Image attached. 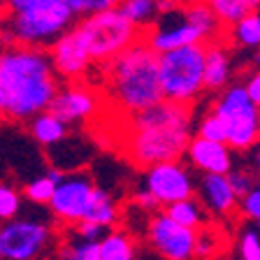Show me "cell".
<instances>
[{
    "label": "cell",
    "instance_id": "d590c367",
    "mask_svg": "<svg viewBox=\"0 0 260 260\" xmlns=\"http://www.w3.org/2000/svg\"><path fill=\"white\" fill-rule=\"evenodd\" d=\"M246 156H249L251 168L255 170V174H258V181H260V142L253 146V149H249V151H246Z\"/></svg>",
    "mask_w": 260,
    "mask_h": 260
},
{
    "label": "cell",
    "instance_id": "9c48e42d",
    "mask_svg": "<svg viewBox=\"0 0 260 260\" xmlns=\"http://www.w3.org/2000/svg\"><path fill=\"white\" fill-rule=\"evenodd\" d=\"M95 181L88 172L84 170H75V172L63 174L58 184H56L54 198L49 200V211L58 218L63 225H75V223L84 221L91 209L93 200H95Z\"/></svg>",
    "mask_w": 260,
    "mask_h": 260
},
{
    "label": "cell",
    "instance_id": "4dcf8cb0",
    "mask_svg": "<svg viewBox=\"0 0 260 260\" xmlns=\"http://www.w3.org/2000/svg\"><path fill=\"white\" fill-rule=\"evenodd\" d=\"M195 135L207 137V140H216V142H228V133L225 125H223L221 116L216 112H207L198 125H195Z\"/></svg>",
    "mask_w": 260,
    "mask_h": 260
},
{
    "label": "cell",
    "instance_id": "e575fe53",
    "mask_svg": "<svg viewBox=\"0 0 260 260\" xmlns=\"http://www.w3.org/2000/svg\"><path fill=\"white\" fill-rule=\"evenodd\" d=\"M242 84H244V88H246V93L251 95V100L260 107V68H253L249 75L244 77Z\"/></svg>",
    "mask_w": 260,
    "mask_h": 260
},
{
    "label": "cell",
    "instance_id": "44dd1931",
    "mask_svg": "<svg viewBox=\"0 0 260 260\" xmlns=\"http://www.w3.org/2000/svg\"><path fill=\"white\" fill-rule=\"evenodd\" d=\"M137 242L125 230H109L100 239V260H135Z\"/></svg>",
    "mask_w": 260,
    "mask_h": 260
},
{
    "label": "cell",
    "instance_id": "4fadbf2b",
    "mask_svg": "<svg viewBox=\"0 0 260 260\" xmlns=\"http://www.w3.org/2000/svg\"><path fill=\"white\" fill-rule=\"evenodd\" d=\"M100 109V95L95 88L81 84L79 79H72L70 84H63L54 95L49 112L65 121L68 125H79L91 121Z\"/></svg>",
    "mask_w": 260,
    "mask_h": 260
},
{
    "label": "cell",
    "instance_id": "ab89813d",
    "mask_svg": "<svg viewBox=\"0 0 260 260\" xmlns=\"http://www.w3.org/2000/svg\"><path fill=\"white\" fill-rule=\"evenodd\" d=\"M258 228H260V225H258Z\"/></svg>",
    "mask_w": 260,
    "mask_h": 260
},
{
    "label": "cell",
    "instance_id": "52a82bcc",
    "mask_svg": "<svg viewBox=\"0 0 260 260\" xmlns=\"http://www.w3.org/2000/svg\"><path fill=\"white\" fill-rule=\"evenodd\" d=\"M211 112L221 116L228 133V144L235 151L246 153L260 142V107L251 100L244 84H230L216 93Z\"/></svg>",
    "mask_w": 260,
    "mask_h": 260
},
{
    "label": "cell",
    "instance_id": "1f68e13d",
    "mask_svg": "<svg viewBox=\"0 0 260 260\" xmlns=\"http://www.w3.org/2000/svg\"><path fill=\"white\" fill-rule=\"evenodd\" d=\"M237 246L242 260H260V228H244L239 233Z\"/></svg>",
    "mask_w": 260,
    "mask_h": 260
},
{
    "label": "cell",
    "instance_id": "d6986e66",
    "mask_svg": "<svg viewBox=\"0 0 260 260\" xmlns=\"http://www.w3.org/2000/svg\"><path fill=\"white\" fill-rule=\"evenodd\" d=\"M225 42L239 51H255L260 47V10H251L239 21L225 28Z\"/></svg>",
    "mask_w": 260,
    "mask_h": 260
},
{
    "label": "cell",
    "instance_id": "7a4b0ae2",
    "mask_svg": "<svg viewBox=\"0 0 260 260\" xmlns=\"http://www.w3.org/2000/svg\"><path fill=\"white\" fill-rule=\"evenodd\" d=\"M193 137V105L162 98L153 107L130 116L125 153L140 170L165 160H179Z\"/></svg>",
    "mask_w": 260,
    "mask_h": 260
},
{
    "label": "cell",
    "instance_id": "6da1fadb",
    "mask_svg": "<svg viewBox=\"0 0 260 260\" xmlns=\"http://www.w3.org/2000/svg\"><path fill=\"white\" fill-rule=\"evenodd\" d=\"M58 88L60 75L49 49L0 38V105L7 119L28 123L40 112H47Z\"/></svg>",
    "mask_w": 260,
    "mask_h": 260
},
{
    "label": "cell",
    "instance_id": "2e32d148",
    "mask_svg": "<svg viewBox=\"0 0 260 260\" xmlns=\"http://www.w3.org/2000/svg\"><path fill=\"white\" fill-rule=\"evenodd\" d=\"M186 160L198 172L228 174L235 168V149L228 142L207 140V137L193 135L186 146Z\"/></svg>",
    "mask_w": 260,
    "mask_h": 260
},
{
    "label": "cell",
    "instance_id": "7c38bea8",
    "mask_svg": "<svg viewBox=\"0 0 260 260\" xmlns=\"http://www.w3.org/2000/svg\"><path fill=\"white\" fill-rule=\"evenodd\" d=\"M144 38L149 40V44L156 49L158 54L170 51V49L186 47V44L205 42L202 32L188 21V16H186V12H184V3H181V7H177V10L158 14L153 26L144 32Z\"/></svg>",
    "mask_w": 260,
    "mask_h": 260
},
{
    "label": "cell",
    "instance_id": "4316f807",
    "mask_svg": "<svg viewBox=\"0 0 260 260\" xmlns=\"http://www.w3.org/2000/svg\"><path fill=\"white\" fill-rule=\"evenodd\" d=\"M56 184H58V181H56L49 172L42 174V177H35L23 186V198L30 200L32 205H49V200L54 198Z\"/></svg>",
    "mask_w": 260,
    "mask_h": 260
},
{
    "label": "cell",
    "instance_id": "f546056e",
    "mask_svg": "<svg viewBox=\"0 0 260 260\" xmlns=\"http://www.w3.org/2000/svg\"><path fill=\"white\" fill-rule=\"evenodd\" d=\"M21 195L23 193H19L14 186L0 181V223L19 216V211H21Z\"/></svg>",
    "mask_w": 260,
    "mask_h": 260
},
{
    "label": "cell",
    "instance_id": "8992f818",
    "mask_svg": "<svg viewBox=\"0 0 260 260\" xmlns=\"http://www.w3.org/2000/svg\"><path fill=\"white\" fill-rule=\"evenodd\" d=\"M207 44H186L160 54V88L162 98L181 105H195L205 88Z\"/></svg>",
    "mask_w": 260,
    "mask_h": 260
},
{
    "label": "cell",
    "instance_id": "8d00e7d4",
    "mask_svg": "<svg viewBox=\"0 0 260 260\" xmlns=\"http://www.w3.org/2000/svg\"><path fill=\"white\" fill-rule=\"evenodd\" d=\"M251 63H253V68H260V47L253 51V58H251Z\"/></svg>",
    "mask_w": 260,
    "mask_h": 260
},
{
    "label": "cell",
    "instance_id": "5b68a950",
    "mask_svg": "<svg viewBox=\"0 0 260 260\" xmlns=\"http://www.w3.org/2000/svg\"><path fill=\"white\" fill-rule=\"evenodd\" d=\"M75 28L86 42L93 63H107L130 44L144 38V30L130 21L121 7H109V10L79 16Z\"/></svg>",
    "mask_w": 260,
    "mask_h": 260
},
{
    "label": "cell",
    "instance_id": "484cf974",
    "mask_svg": "<svg viewBox=\"0 0 260 260\" xmlns=\"http://www.w3.org/2000/svg\"><path fill=\"white\" fill-rule=\"evenodd\" d=\"M221 249H223L221 230L205 223V225H202V230H198V242H195V260H211Z\"/></svg>",
    "mask_w": 260,
    "mask_h": 260
},
{
    "label": "cell",
    "instance_id": "7402d4cb",
    "mask_svg": "<svg viewBox=\"0 0 260 260\" xmlns=\"http://www.w3.org/2000/svg\"><path fill=\"white\" fill-rule=\"evenodd\" d=\"M165 211H168L174 221H179L186 228H193V230H200V228L207 223V218H209L207 209L202 207V202L198 200L195 195L193 198H186V200L172 202V205L165 207Z\"/></svg>",
    "mask_w": 260,
    "mask_h": 260
},
{
    "label": "cell",
    "instance_id": "277c9868",
    "mask_svg": "<svg viewBox=\"0 0 260 260\" xmlns=\"http://www.w3.org/2000/svg\"><path fill=\"white\" fill-rule=\"evenodd\" d=\"M79 16L65 3L30 7L23 12L0 14V38L26 47L51 49L54 42L77 23Z\"/></svg>",
    "mask_w": 260,
    "mask_h": 260
},
{
    "label": "cell",
    "instance_id": "ba28073f",
    "mask_svg": "<svg viewBox=\"0 0 260 260\" xmlns=\"http://www.w3.org/2000/svg\"><path fill=\"white\" fill-rule=\"evenodd\" d=\"M51 244V225L42 218L14 216L0 225V260H38Z\"/></svg>",
    "mask_w": 260,
    "mask_h": 260
},
{
    "label": "cell",
    "instance_id": "ac0fdd59",
    "mask_svg": "<svg viewBox=\"0 0 260 260\" xmlns=\"http://www.w3.org/2000/svg\"><path fill=\"white\" fill-rule=\"evenodd\" d=\"M184 12L188 16V21L202 32L205 42L225 38V23L218 19V14L205 0H184Z\"/></svg>",
    "mask_w": 260,
    "mask_h": 260
},
{
    "label": "cell",
    "instance_id": "f1b7e54d",
    "mask_svg": "<svg viewBox=\"0 0 260 260\" xmlns=\"http://www.w3.org/2000/svg\"><path fill=\"white\" fill-rule=\"evenodd\" d=\"M228 179H230V184H233L235 193L239 195V200H242L244 195L249 193L253 186H258V174H255V170L251 168V162H242V165H235L230 172H228Z\"/></svg>",
    "mask_w": 260,
    "mask_h": 260
},
{
    "label": "cell",
    "instance_id": "5bb4252c",
    "mask_svg": "<svg viewBox=\"0 0 260 260\" xmlns=\"http://www.w3.org/2000/svg\"><path fill=\"white\" fill-rule=\"evenodd\" d=\"M195 198L202 202L211 218H233L239 209V195L235 193L228 174L200 172L195 179Z\"/></svg>",
    "mask_w": 260,
    "mask_h": 260
},
{
    "label": "cell",
    "instance_id": "603a6c76",
    "mask_svg": "<svg viewBox=\"0 0 260 260\" xmlns=\"http://www.w3.org/2000/svg\"><path fill=\"white\" fill-rule=\"evenodd\" d=\"M86 218H88V221H98V223H103V225L114 228L116 223L121 221V207H119V202H116L112 195L107 193V190L98 186L95 200H93V205H91V209H88Z\"/></svg>",
    "mask_w": 260,
    "mask_h": 260
},
{
    "label": "cell",
    "instance_id": "30bf717a",
    "mask_svg": "<svg viewBox=\"0 0 260 260\" xmlns=\"http://www.w3.org/2000/svg\"><path fill=\"white\" fill-rule=\"evenodd\" d=\"M146 237L153 251L165 260H195L198 230L181 225L168 211L153 214L146 225Z\"/></svg>",
    "mask_w": 260,
    "mask_h": 260
},
{
    "label": "cell",
    "instance_id": "f35d334b",
    "mask_svg": "<svg viewBox=\"0 0 260 260\" xmlns=\"http://www.w3.org/2000/svg\"><path fill=\"white\" fill-rule=\"evenodd\" d=\"M51 260H63V258H60V255H58V258H51Z\"/></svg>",
    "mask_w": 260,
    "mask_h": 260
},
{
    "label": "cell",
    "instance_id": "9a60e30c",
    "mask_svg": "<svg viewBox=\"0 0 260 260\" xmlns=\"http://www.w3.org/2000/svg\"><path fill=\"white\" fill-rule=\"evenodd\" d=\"M49 54H51V60L56 65V72L63 79H70V81L81 79L88 72V68L93 65L86 42L81 40V35L77 32L75 26L56 40L54 47L49 49Z\"/></svg>",
    "mask_w": 260,
    "mask_h": 260
},
{
    "label": "cell",
    "instance_id": "83f0119b",
    "mask_svg": "<svg viewBox=\"0 0 260 260\" xmlns=\"http://www.w3.org/2000/svg\"><path fill=\"white\" fill-rule=\"evenodd\" d=\"M205 3L216 12L218 19L225 23V28L230 26V23L239 21L244 14H249V12L253 10L249 0H205Z\"/></svg>",
    "mask_w": 260,
    "mask_h": 260
},
{
    "label": "cell",
    "instance_id": "8fae6325",
    "mask_svg": "<svg viewBox=\"0 0 260 260\" xmlns=\"http://www.w3.org/2000/svg\"><path fill=\"white\" fill-rule=\"evenodd\" d=\"M142 184L151 190L160 207L186 200L195 195V177L188 165L179 160H165L142 170Z\"/></svg>",
    "mask_w": 260,
    "mask_h": 260
},
{
    "label": "cell",
    "instance_id": "74e56055",
    "mask_svg": "<svg viewBox=\"0 0 260 260\" xmlns=\"http://www.w3.org/2000/svg\"><path fill=\"white\" fill-rule=\"evenodd\" d=\"M5 119H7V116H5V109H3V105H0V123H3Z\"/></svg>",
    "mask_w": 260,
    "mask_h": 260
},
{
    "label": "cell",
    "instance_id": "d4e9b609",
    "mask_svg": "<svg viewBox=\"0 0 260 260\" xmlns=\"http://www.w3.org/2000/svg\"><path fill=\"white\" fill-rule=\"evenodd\" d=\"M58 255L63 260H100V242H88L77 235L60 246Z\"/></svg>",
    "mask_w": 260,
    "mask_h": 260
},
{
    "label": "cell",
    "instance_id": "d6a6232c",
    "mask_svg": "<svg viewBox=\"0 0 260 260\" xmlns=\"http://www.w3.org/2000/svg\"><path fill=\"white\" fill-rule=\"evenodd\" d=\"M70 228H72V235H77L81 239H88V242H100L112 230L109 225H103V223H98V221H88V218H84V221L75 223Z\"/></svg>",
    "mask_w": 260,
    "mask_h": 260
},
{
    "label": "cell",
    "instance_id": "e0dca14e",
    "mask_svg": "<svg viewBox=\"0 0 260 260\" xmlns=\"http://www.w3.org/2000/svg\"><path fill=\"white\" fill-rule=\"evenodd\" d=\"M207 44L205 56V88L209 93H221L233 84V51L230 44L223 40H211Z\"/></svg>",
    "mask_w": 260,
    "mask_h": 260
},
{
    "label": "cell",
    "instance_id": "cb8c5ba5",
    "mask_svg": "<svg viewBox=\"0 0 260 260\" xmlns=\"http://www.w3.org/2000/svg\"><path fill=\"white\" fill-rule=\"evenodd\" d=\"M119 7L123 10V14L130 21L140 26L142 30H149L153 26V21L158 19L160 10H158V0H121Z\"/></svg>",
    "mask_w": 260,
    "mask_h": 260
},
{
    "label": "cell",
    "instance_id": "836d02e7",
    "mask_svg": "<svg viewBox=\"0 0 260 260\" xmlns=\"http://www.w3.org/2000/svg\"><path fill=\"white\" fill-rule=\"evenodd\" d=\"M239 209H242V214L249 218L251 223L260 225V184L253 186V188L239 200Z\"/></svg>",
    "mask_w": 260,
    "mask_h": 260
},
{
    "label": "cell",
    "instance_id": "ffe728a7",
    "mask_svg": "<svg viewBox=\"0 0 260 260\" xmlns=\"http://www.w3.org/2000/svg\"><path fill=\"white\" fill-rule=\"evenodd\" d=\"M28 133L38 144H42L47 149V146L58 144L60 140L70 135V125L65 123L60 116H56L54 112L47 109V112H40L38 116H32L28 121Z\"/></svg>",
    "mask_w": 260,
    "mask_h": 260
},
{
    "label": "cell",
    "instance_id": "3957f363",
    "mask_svg": "<svg viewBox=\"0 0 260 260\" xmlns=\"http://www.w3.org/2000/svg\"><path fill=\"white\" fill-rule=\"evenodd\" d=\"M105 65V93L119 112H144L162 100L160 88V54L140 38Z\"/></svg>",
    "mask_w": 260,
    "mask_h": 260
}]
</instances>
